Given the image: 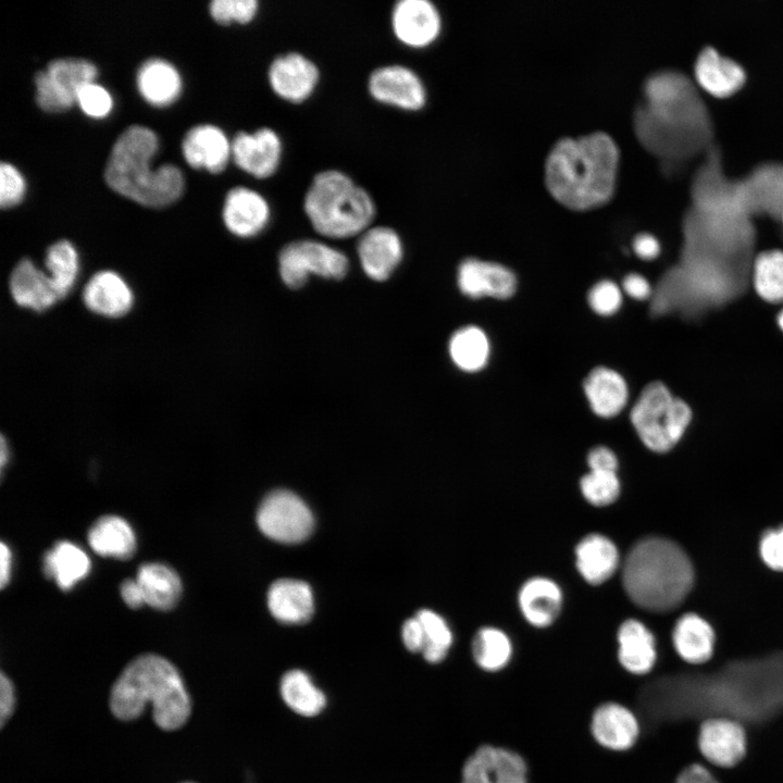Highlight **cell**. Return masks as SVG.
<instances>
[{
    "label": "cell",
    "mask_w": 783,
    "mask_h": 783,
    "mask_svg": "<svg viewBox=\"0 0 783 783\" xmlns=\"http://www.w3.org/2000/svg\"><path fill=\"white\" fill-rule=\"evenodd\" d=\"M760 555L768 567L783 571V527L765 533L760 542Z\"/></svg>",
    "instance_id": "47"
},
{
    "label": "cell",
    "mask_w": 783,
    "mask_h": 783,
    "mask_svg": "<svg viewBox=\"0 0 783 783\" xmlns=\"http://www.w3.org/2000/svg\"><path fill=\"white\" fill-rule=\"evenodd\" d=\"M268 79L277 97L287 102L301 103L314 92L320 80V70L306 55L288 52L271 62Z\"/></svg>",
    "instance_id": "16"
},
{
    "label": "cell",
    "mask_w": 783,
    "mask_h": 783,
    "mask_svg": "<svg viewBox=\"0 0 783 783\" xmlns=\"http://www.w3.org/2000/svg\"><path fill=\"white\" fill-rule=\"evenodd\" d=\"M576 568L583 579L598 585L610 579L619 566V551L606 536L591 534L575 548Z\"/></svg>",
    "instance_id": "31"
},
{
    "label": "cell",
    "mask_w": 783,
    "mask_h": 783,
    "mask_svg": "<svg viewBox=\"0 0 783 783\" xmlns=\"http://www.w3.org/2000/svg\"><path fill=\"white\" fill-rule=\"evenodd\" d=\"M630 417L643 444L652 451L666 452L683 436L692 410L663 383L652 382L642 390Z\"/></svg>",
    "instance_id": "7"
},
{
    "label": "cell",
    "mask_w": 783,
    "mask_h": 783,
    "mask_svg": "<svg viewBox=\"0 0 783 783\" xmlns=\"http://www.w3.org/2000/svg\"><path fill=\"white\" fill-rule=\"evenodd\" d=\"M587 301L594 312L608 316L620 309L622 293L616 283L604 279L589 289Z\"/></svg>",
    "instance_id": "45"
},
{
    "label": "cell",
    "mask_w": 783,
    "mask_h": 783,
    "mask_svg": "<svg viewBox=\"0 0 783 783\" xmlns=\"http://www.w3.org/2000/svg\"><path fill=\"white\" fill-rule=\"evenodd\" d=\"M580 487L586 500L595 506L613 502L620 493L617 472L610 471H589L581 478Z\"/></svg>",
    "instance_id": "42"
},
{
    "label": "cell",
    "mask_w": 783,
    "mask_h": 783,
    "mask_svg": "<svg viewBox=\"0 0 783 783\" xmlns=\"http://www.w3.org/2000/svg\"><path fill=\"white\" fill-rule=\"evenodd\" d=\"M753 283L763 300L783 302V250L772 249L758 254L754 262Z\"/></svg>",
    "instance_id": "39"
},
{
    "label": "cell",
    "mask_w": 783,
    "mask_h": 783,
    "mask_svg": "<svg viewBox=\"0 0 783 783\" xmlns=\"http://www.w3.org/2000/svg\"><path fill=\"white\" fill-rule=\"evenodd\" d=\"M747 735L739 721L729 717H711L701 722L697 733V747L711 765L730 769L747 754Z\"/></svg>",
    "instance_id": "12"
},
{
    "label": "cell",
    "mask_w": 783,
    "mask_h": 783,
    "mask_svg": "<svg viewBox=\"0 0 783 783\" xmlns=\"http://www.w3.org/2000/svg\"><path fill=\"white\" fill-rule=\"evenodd\" d=\"M518 600L524 618L534 626L545 627L558 617L562 593L554 581L533 577L522 585Z\"/></svg>",
    "instance_id": "30"
},
{
    "label": "cell",
    "mask_w": 783,
    "mask_h": 783,
    "mask_svg": "<svg viewBox=\"0 0 783 783\" xmlns=\"http://www.w3.org/2000/svg\"><path fill=\"white\" fill-rule=\"evenodd\" d=\"M778 217H780V220L783 222V210L781 211V213L779 214Z\"/></svg>",
    "instance_id": "58"
},
{
    "label": "cell",
    "mask_w": 783,
    "mask_h": 783,
    "mask_svg": "<svg viewBox=\"0 0 783 783\" xmlns=\"http://www.w3.org/2000/svg\"><path fill=\"white\" fill-rule=\"evenodd\" d=\"M303 210L315 232L333 239L361 235L376 211L371 195L338 170H325L313 177Z\"/></svg>",
    "instance_id": "6"
},
{
    "label": "cell",
    "mask_w": 783,
    "mask_h": 783,
    "mask_svg": "<svg viewBox=\"0 0 783 783\" xmlns=\"http://www.w3.org/2000/svg\"><path fill=\"white\" fill-rule=\"evenodd\" d=\"M448 349L451 360L460 370L477 372L487 364L490 345L482 328L468 325L452 334Z\"/></svg>",
    "instance_id": "36"
},
{
    "label": "cell",
    "mask_w": 783,
    "mask_h": 783,
    "mask_svg": "<svg viewBox=\"0 0 783 783\" xmlns=\"http://www.w3.org/2000/svg\"><path fill=\"white\" fill-rule=\"evenodd\" d=\"M152 705V719L164 731L182 728L191 712V701L176 667L156 654L134 658L113 683L109 697L112 714L130 721Z\"/></svg>",
    "instance_id": "3"
},
{
    "label": "cell",
    "mask_w": 783,
    "mask_h": 783,
    "mask_svg": "<svg viewBox=\"0 0 783 783\" xmlns=\"http://www.w3.org/2000/svg\"><path fill=\"white\" fill-rule=\"evenodd\" d=\"M145 602L159 610L172 609L181 598L182 581L169 566L150 562L142 564L137 572Z\"/></svg>",
    "instance_id": "34"
},
{
    "label": "cell",
    "mask_w": 783,
    "mask_h": 783,
    "mask_svg": "<svg viewBox=\"0 0 783 783\" xmlns=\"http://www.w3.org/2000/svg\"><path fill=\"white\" fill-rule=\"evenodd\" d=\"M9 288L17 306L36 312L46 311L60 300L47 272L28 258L14 266Z\"/></svg>",
    "instance_id": "24"
},
{
    "label": "cell",
    "mask_w": 783,
    "mask_h": 783,
    "mask_svg": "<svg viewBox=\"0 0 783 783\" xmlns=\"http://www.w3.org/2000/svg\"><path fill=\"white\" fill-rule=\"evenodd\" d=\"M417 617L425 634V646L422 651L424 659L431 663L443 661L452 644V633L448 624L440 616L428 609L420 610Z\"/></svg>",
    "instance_id": "41"
},
{
    "label": "cell",
    "mask_w": 783,
    "mask_h": 783,
    "mask_svg": "<svg viewBox=\"0 0 783 783\" xmlns=\"http://www.w3.org/2000/svg\"><path fill=\"white\" fill-rule=\"evenodd\" d=\"M158 147L152 129L137 124L126 127L113 144L105 164L109 187L146 207L160 208L177 200L184 190L183 173L171 163L151 169Z\"/></svg>",
    "instance_id": "4"
},
{
    "label": "cell",
    "mask_w": 783,
    "mask_h": 783,
    "mask_svg": "<svg viewBox=\"0 0 783 783\" xmlns=\"http://www.w3.org/2000/svg\"><path fill=\"white\" fill-rule=\"evenodd\" d=\"M672 641L678 655L688 663H704L713 654V630L707 621L694 613H686L678 620Z\"/></svg>",
    "instance_id": "32"
},
{
    "label": "cell",
    "mask_w": 783,
    "mask_h": 783,
    "mask_svg": "<svg viewBox=\"0 0 783 783\" xmlns=\"http://www.w3.org/2000/svg\"><path fill=\"white\" fill-rule=\"evenodd\" d=\"M583 386L591 409L601 418L619 414L629 399L625 380L610 368L593 369L584 380Z\"/></svg>",
    "instance_id": "26"
},
{
    "label": "cell",
    "mask_w": 783,
    "mask_h": 783,
    "mask_svg": "<svg viewBox=\"0 0 783 783\" xmlns=\"http://www.w3.org/2000/svg\"><path fill=\"white\" fill-rule=\"evenodd\" d=\"M76 102L85 114L95 119L107 116L113 108L111 94L96 82L88 83L79 89Z\"/></svg>",
    "instance_id": "44"
},
{
    "label": "cell",
    "mask_w": 783,
    "mask_h": 783,
    "mask_svg": "<svg viewBox=\"0 0 783 783\" xmlns=\"http://www.w3.org/2000/svg\"><path fill=\"white\" fill-rule=\"evenodd\" d=\"M749 212L765 211L779 216L783 210V163L763 162L742 177Z\"/></svg>",
    "instance_id": "25"
},
{
    "label": "cell",
    "mask_w": 783,
    "mask_h": 783,
    "mask_svg": "<svg viewBox=\"0 0 783 783\" xmlns=\"http://www.w3.org/2000/svg\"><path fill=\"white\" fill-rule=\"evenodd\" d=\"M26 191V182L22 173L9 162L0 164V206L3 209L16 206Z\"/></svg>",
    "instance_id": "46"
},
{
    "label": "cell",
    "mask_w": 783,
    "mask_h": 783,
    "mask_svg": "<svg viewBox=\"0 0 783 783\" xmlns=\"http://www.w3.org/2000/svg\"><path fill=\"white\" fill-rule=\"evenodd\" d=\"M121 597L129 608H139L145 605L144 594L138 582L135 580H125L120 587Z\"/></svg>",
    "instance_id": "54"
},
{
    "label": "cell",
    "mask_w": 783,
    "mask_h": 783,
    "mask_svg": "<svg viewBox=\"0 0 783 783\" xmlns=\"http://www.w3.org/2000/svg\"><path fill=\"white\" fill-rule=\"evenodd\" d=\"M591 731L594 739L602 747L622 751L634 746L639 735V723L635 714L618 703H605L592 716Z\"/></svg>",
    "instance_id": "23"
},
{
    "label": "cell",
    "mask_w": 783,
    "mask_h": 783,
    "mask_svg": "<svg viewBox=\"0 0 783 783\" xmlns=\"http://www.w3.org/2000/svg\"><path fill=\"white\" fill-rule=\"evenodd\" d=\"M620 149L614 138L595 130L564 136L554 142L544 162V184L550 197L571 211L606 206L614 196Z\"/></svg>",
    "instance_id": "2"
},
{
    "label": "cell",
    "mask_w": 783,
    "mask_h": 783,
    "mask_svg": "<svg viewBox=\"0 0 783 783\" xmlns=\"http://www.w3.org/2000/svg\"><path fill=\"white\" fill-rule=\"evenodd\" d=\"M136 84L140 96L156 107L173 103L183 86L177 69L160 58H150L139 66Z\"/></svg>",
    "instance_id": "27"
},
{
    "label": "cell",
    "mask_w": 783,
    "mask_h": 783,
    "mask_svg": "<svg viewBox=\"0 0 783 783\" xmlns=\"http://www.w3.org/2000/svg\"><path fill=\"white\" fill-rule=\"evenodd\" d=\"M9 452L10 451H9V447L7 446V442H5L4 437L2 436L1 437V450H0V464H1L2 470H3L7 461L9 460V455H10Z\"/></svg>",
    "instance_id": "56"
},
{
    "label": "cell",
    "mask_w": 783,
    "mask_h": 783,
    "mask_svg": "<svg viewBox=\"0 0 783 783\" xmlns=\"http://www.w3.org/2000/svg\"><path fill=\"white\" fill-rule=\"evenodd\" d=\"M349 261L339 250L318 240L300 239L283 247L278 256L279 275L290 288H300L309 275L340 279Z\"/></svg>",
    "instance_id": "8"
},
{
    "label": "cell",
    "mask_w": 783,
    "mask_h": 783,
    "mask_svg": "<svg viewBox=\"0 0 783 783\" xmlns=\"http://www.w3.org/2000/svg\"><path fill=\"white\" fill-rule=\"evenodd\" d=\"M12 569V554L9 546L5 543H1L0 546V585L3 588L11 577Z\"/></svg>",
    "instance_id": "55"
},
{
    "label": "cell",
    "mask_w": 783,
    "mask_h": 783,
    "mask_svg": "<svg viewBox=\"0 0 783 783\" xmlns=\"http://www.w3.org/2000/svg\"><path fill=\"white\" fill-rule=\"evenodd\" d=\"M182 152L186 162L195 169L221 173L232 158V140L213 124H199L185 134Z\"/></svg>",
    "instance_id": "21"
},
{
    "label": "cell",
    "mask_w": 783,
    "mask_h": 783,
    "mask_svg": "<svg viewBox=\"0 0 783 783\" xmlns=\"http://www.w3.org/2000/svg\"><path fill=\"white\" fill-rule=\"evenodd\" d=\"M402 641L405 646L412 652H422L425 646L424 629L415 616L408 619L402 625Z\"/></svg>",
    "instance_id": "48"
},
{
    "label": "cell",
    "mask_w": 783,
    "mask_h": 783,
    "mask_svg": "<svg viewBox=\"0 0 783 783\" xmlns=\"http://www.w3.org/2000/svg\"><path fill=\"white\" fill-rule=\"evenodd\" d=\"M457 282L461 293L474 299L504 300L512 297L517 289V277L510 269L477 258H468L460 263Z\"/></svg>",
    "instance_id": "17"
},
{
    "label": "cell",
    "mask_w": 783,
    "mask_h": 783,
    "mask_svg": "<svg viewBox=\"0 0 783 783\" xmlns=\"http://www.w3.org/2000/svg\"><path fill=\"white\" fill-rule=\"evenodd\" d=\"M390 24L399 42L422 49L438 38L443 23L438 9L431 1L400 0L391 10Z\"/></svg>",
    "instance_id": "15"
},
{
    "label": "cell",
    "mask_w": 783,
    "mask_h": 783,
    "mask_svg": "<svg viewBox=\"0 0 783 783\" xmlns=\"http://www.w3.org/2000/svg\"><path fill=\"white\" fill-rule=\"evenodd\" d=\"M618 658L630 673H648L657 659L656 642L652 633L642 622L629 619L618 631Z\"/></svg>",
    "instance_id": "28"
},
{
    "label": "cell",
    "mask_w": 783,
    "mask_h": 783,
    "mask_svg": "<svg viewBox=\"0 0 783 783\" xmlns=\"http://www.w3.org/2000/svg\"><path fill=\"white\" fill-rule=\"evenodd\" d=\"M98 75L97 66L82 58H59L35 75L36 102L47 112H60L76 102L79 89Z\"/></svg>",
    "instance_id": "9"
},
{
    "label": "cell",
    "mask_w": 783,
    "mask_h": 783,
    "mask_svg": "<svg viewBox=\"0 0 783 783\" xmlns=\"http://www.w3.org/2000/svg\"><path fill=\"white\" fill-rule=\"evenodd\" d=\"M91 563L87 554L77 545L61 540L57 543L44 558V572L57 585L69 591L85 579Z\"/></svg>",
    "instance_id": "35"
},
{
    "label": "cell",
    "mask_w": 783,
    "mask_h": 783,
    "mask_svg": "<svg viewBox=\"0 0 783 783\" xmlns=\"http://www.w3.org/2000/svg\"><path fill=\"white\" fill-rule=\"evenodd\" d=\"M268 606L273 617L283 623H304L313 612L312 591L302 581H275L268 593Z\"/></svg>",
    "instance_id": "29"
},
{
    "label": "cell",
    "mask_w": 783,
    "mask_h": 783,
    "mask_svg": "<svg viewBox=\"0 0 783 783\" xmlns=\"http://www.w3.org/2000/svg\"><path fill=\"white\" fill-rule=\"evenodd\" d=\"M182 783H195V782H182Z\"/></svg>",
    "instance_id": "59"
},
{
    "label": "cell",
    "mask_w": 783,
    "mask_h": 783,
    "mask_svg": "<svg viewBox=\"0 0 783 783\" xmlns=\"http://www.w3.org/2000/svg\"><path fill=\"white\" fill-rule=\"evenodd\" d=\"M476 664L485 671H498L507 666L512 655L509 637L496 627H483L472 642Z\"/></svg>",
    "instance_id": "40"
},
{
    "label": "cell",
    "mask_w": 783,
    "mask_h": 783,
    "mask_svg": "<svg viewBox=\"0 0 783 783\" xmlns=\"http://www.w3.org/2000/svg\"><path fill=\"white\" fill-rule=\"evenodd\" d=\"M587 464L591 471L617 472L618 459L611 449L598 446L588 452Z\"/></svg>",
    "instance_id": "49"
},
{
    "label": "cell",
    "mask_w": 783,
    "mask_h": 783,
    "mask_svg": "<svg viewBox=\"0 0 783 783\" xmlns=\"http://www.w3.org/2000/svg\"><path fill=\"white\" fill-rule=\"evenodd\" d=\"M15 707V692L12 681L1 672L0 675V722L1 726L12 716Z\"/></svg>",
    "instance_id": "51"
},
{
    "label": "cell",
    "mask_w": 783,
    "mask_h": 783,
    "mask_svg": "<svg viewBox=\"0 0 783 783\" xmlns=\"http://www.w3.org/2000/svg\"><path fill=\"white\" fill-rule=\"evenodd\" d=\"M633 249L644 260L655 259L660 252L658 239L648 233H641L634 237Z\"/></svg>",
    "instance_id": "53"
},
{
    "label": "cell",
    "mask_w": 783,
    "mask_h": 783,
    "mask_svg": "<svg viewBox=\"0 0 783 783\" xmlns=\"http://www.w3.org/2000/svg\"><path fill=\"white\" fill-rule=\"evenodd\" d=\"M697 84L718 97L730 96L746 82V71L736 60L721 54L714 47H703L694 62Z\"/></svg>",
    "instance_id": "22"
},
{
    "label": "cell",
    "mask_w": 783,
    "mask_h": 783,
    "mask_svg": "<svg viewBox=\"0 0 783 783\" xmlns=\"http://www.w3.org/2000/svg\"><path fill=\"white\" fill-rule=\"evenodd\" d=\"M364 273L372 279H387L399 265L403 248L399 235L388 226H373L363 232L357 246Z\"/></svg>",
    "instance_id": "19"
},
{
    "label": "cell",
    "mask_w": 783,
    "mask_h": 783,
    "mask_svg": "<svg viewBox=\"0 0 783 783\" xmlns=\"http://www.w3.org/2000/svg\"><path fill=\"white\" fill-rule=\"evenodd\" d=\"M279 692L285 704L304 717L320 713L326 705L323 692L301 670L286 672L281 680Z\"/></svg>",
    "instance_id": "37"
},
{
    "label": "cell",
    "mask_w": 783,
    "mask_h": 783,
    "mask_svg": "<svg viewBox=\"0 0 783 783\" xmlns=\"http://www.w3.org/2000/svg\"><path fill=\"white\" fill-rule=\"evenodd\" d=\"M622 287L631 298L636 300L647 299L651 294V287L648 281L636 273L626 275L623 279Z\"/></svg>",
    "instance_id": "52"
},
{
    "label": "cell",
    "mask_w": 783,
    "mask_h": 783,
    "mask_svg": "<svg viewBox=\"0 0 783 783\" xmlns=\"http://www.w3.org/2000/svg\"><path fill=\"white\" fill-rule=\"evenodd\" d=\"M88 542L102 557L128 559L136 550V536L132 526L117 515L99 518L88 532Z\"/></svg>",
    "instance_id": "33"
},
{
    "label": "cell",
    "mask_w": 783,
    "mask_h": 783,
    "mask_svg": "<svg viewBox=\"0 0 783 783\" xmlns=\"http://www.w3.org/2000/svg\"><path fill=\"white\" fill-rule=\"evenodd\" d=\"M260 531L271 539L295 544L306 539L313 529L308 506L294 493L275 490L261 502L257 512Z\"/></svg>",
    "instance_id": "10"
},
{
    "label": "cell",
    "mask_w": 783,
    "mask_h": 783,
    "mask_svg": "<svg viewBox=\"0 0 783 783\" xmlns=\"http://www.w3.org/2000/svg\"><path fill=\"white\" fill-rule=\"evenodd\" d=\"M673 783H721L705 766L693 762L684 767Z\"/></svg>",
    "instance_id": "50"
},
{
    "label": "cell",
    "mask_w": 783,
    "mask_h": 783,
    "mask_svg": "<svg viewBox=\"0 0 783 783\" xmlns=\"http://www.w3.org/2000/svg\"><path fill=\"white\" fill-rule=\"evenodd\" d=\"M270 217V204L257 190L236 186L226 194L222 219L233 235L240 238L253 237L266 227Z\"/></svg>",
    "instance_id": "18"
},
{
    "label": "cell",
    "mask_w": 783,
    "mask_h": 783,
    "mask_svg": "<svg viewBox=\"0 0 783 783\" xmlns=\"http://www.w3.org/2000/svg\"><path fill=\"white\" fill-rule=\"evenodd\" d=\"M643 96L633 113V129L651 154L674 164L712 146L709 111L685 73L663 69L649 74Z\"/></svg>",
    "instance_id": "1"
},
{
    "label": "cell",
    "mask_w": 783,
    "mask_h": 783,
    "mask_svg": "<svg viewBox=\"0 0 783 783\" xmlns=\"http://www.w3.org/2000/svg\"><path fill=\"white\" fill-rule=\"evenodd\" d=\"M693 582V566L684 550L674 542L657 536L637 542L622 569V583L629 598L651 612L676 608Z\"/></svg>",
    "instance_id": "5"
},
{
    "label": "cell",
    "mask_w": 783,
    "mask_h": 783,
    "mask_svg": "<svg viewBox=\"0 0 783 783\" xmlns=\"http://www.w3.org/2000/svg\"><path fill=\"white\" fill-rule=\"evenodd\" d=\"M46 272L60 298L74 288L79 274V256L75 246L65 239L49 246L45 257Z\"/></svg>",
    "instance_id": "38"
},
{
    "label": "cell",
    "mask_w": 783,
    "mask_h": 783,
    "mask_svg": "<svg viewBox=\"0 0 783 783\" xmlns=\"http://www.w3.org/2000/svg\"><path fill=\"white\" fill-rule=\"evenodd\" d=\"M210 14L220 24L251 22L259 10L257 0H213L209 4Z\"/></svg>",
    "instance_id": "43"
},
{
    "label": "cell",
    "mask_w": 783,
    "mask_h": 783,
    "mask_svg": "<svg viewBox=\"0 0 783 783\" xmlns=\"http://www.w3.org/2000/svg\"><path fill=\"white\" fill-rule=\"evenodd\" d=\"M368 90L377 102L405 111L421 110L427 98L420 76L401 64L383 65L372 71Z\"/></svg>",
    "instance_id": "11"
},
{
    "label": "cell",
    "mask_w": 783,
    "mask_h": 783,
    "mask_svg": "<svg viewBox=\"0 0 783 783\" xmlns=\"http://www.w3.org/2000/svg\"><path fill=\"white\" fill-rule=\"evenodd\" d=\"M82 298L90 312L109 319L124 316L134 306L132 287L111 270L95 273L84 286Z\"/></svg>",
    "instance_id": "20"
},
{
    "label": "cell",
    "mask_w": 783,
    "mask_h": 783,
    "mask_svg": "<svg viewBox=\"0 0 783 783\" xmlns=\"http://www.w3.org/2000/svg\"><path fill=\"white\" fill-rule=\"evenodd\" d=\"M283 144L270 127L252 133L238 132L232 139V159L247 174L269 178L276 173L282 160Z\"/></svg>",
    "instance_id": "13"
},
{
    "label": "cell",
    "mask_w": 783,
    "mask_h": 783,
    "mask_svg": "<svg viewBox=\"0 0 783 783\" xmlns=\"http://www.w3.org/2000/svg\"><path fill=\"white\" fill-rule=\"evenodd\" d=\"M778 324L780 328L783 331V310L778 315Z\"/></svg>",
    "instance_id": "57"
},
{
    "label": "cell",
    "mask_w": 783,
    "mask_h": 783,
    "mask_svg": "<svg viewBox=\"0 0 783 783\" xmlns=\"http://www.w3.org/2000/svg\"><path fill=\"white\" fill-rule=\"evenodd\" d=\"M461 783H527V767L518 753L486 744L465 760Z\"/></svg>",
    "instance_id": "14"
}]
</instances>
